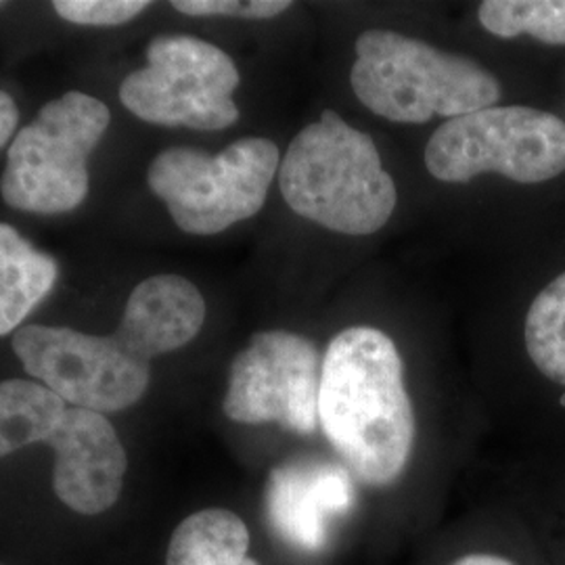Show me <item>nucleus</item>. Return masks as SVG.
<instances>
[{"label": "nucleus", "mask_w": 565, "mask_h": 565, "mask_svg": "<svg viewBox=\"0 0 565 565\" xmlns=\"http://www.w3.org/2000/svg\"><path fill=\"white\" fill-rule=\"evenodd\" d=\"M478 15L499 39L530 34L546 44H565V0H486Z\"/></svg>", "instance_id": "nucleus-17"}, {"label": "nucleus", "mask_w": 565, "mask_h": 565, "mask_svg": "<svg viewBox=\"0 0 565 565\" xmlns=\"http://www.w3.org/2000/svg\"><path fill=\"white\" fill-rule=\"evenodd\" d=\"M425 168L443 182H469L486 172L536 184L565 172V121L536 107H486L436 128Z\"/></svg>", "instance_id": "nucleus-6"}, {"label": "nucleus", "mask_w": 565, "mask_h": 565, "mask_svg": "<svg viewBox=\"0 0 565 565\" xmlns=\"http://www.w3.org/2000/svg\"><path fill=\"white\" fill-rule=\"evenodd\" d=\"M20 121V109L9 93L0 90V149L11 141Z\"/></svg>", "instance_id": "nucleus-20"}, {"label": "nucleus", "mask_w": 565, "mask_h": 565, "mask_svg": "<svg viewBox=\"0 0 565 565\" xmlns=\"http://www.w3.org/2000/svg\"><path fill=\"white\" fill-rule=\"evenodd\" d=\"M61 20L76 25L109 28L124 25L149 9L147 0H57L53 2Z\"/></svg>", "instance_id": "nucleus-18"}, {"label": "nucleus", "mask_w": 565, "mask_h": 565, "mask_svg": "<svg viewBox=\"0 0 565 565\" xmlns=\"http://www.w3.org/2000/svg\"><path fill=\"white\" fill-rule=\"evenodd\" d=\"M67 403L46 385L32 380L0 382V459L57 431Z\"/></svg>", "instance_id": "nucleus-15"}, {"label": "nucleus", "mask_w": 565, "mask_h": 565, "mask_svg": "<svg viewBox=\"0 0 565 565\" xmlns=\"http://www.w3.org/2000/svg\"><path fill=\"white\" fill-rule=\"evenodd\" d=\"M282 200L306 221L342 235H373L392 218L398 191L373 139L333 109L303 126L279 166Z\"/></svg>", "instance_id": "nucleus-2"}, {"label": "nucleus", "mask_w": 565, "mask_h": 565, "mask_svg": "<svg viewBox=\"0 0 565 565\" xmlns=\"http://www.w3.org/2000/svg\"><path fill=\"white\" fill-rule=\"evenodd\" d=\"M57 277L53 256L23 239L11 224L0 223V338L20 329Z\"/></svg>", "instance_id": "nucleus-13"}, {"label": "nucleus", "mask_w": 565, "mask_h": 565, "mask_svg": "<svg viewBox=\"0 0 565 565\" xmlns=\"http://www.w3.org/2000/svg\"><path fill=\"white\" fill-rule=\"evenodd\" d=\"M239 70L212 42L158 36L147 46V65L128 74L120 102L139 120L191 130H224L239 120L233 93Z\"/></svg>", "instance_id": "nucleus-7"}, {"label": "nucleus", "mask_w": 565, "mask_h": 565, "mask_svg": "<svg viewBox=\"0 0 565 565\" xmlns=\"http://www.w3.org/2000/svg\"><path fill=\"white\" fill-rule=\"evenodd\" d=\"M172 7L193 18H242V20H270L285 13L291 2L287 0H174Z\"/></svg>", "instance_id": "nucleus-19"}, {"label": "nucleus", "mask_w": 565, "mask_h": 565, "mask_svg": "<svg viewBox=\"0 0 565 565\" xmlns=\"http://www.w3.org/2000/svg\"><path fill=\"white\" fill-rule=\"evenodd\" d=\"M354 51L352 90L385 120H452L494 107L501 99V84L480 63L392 30H366Z\"/></svg>", "instance_id": "nucleus-3"}, {"label": "nucleus", "mask_w": 565, "mask_h": 565, "mask_svg": "<svg viewBox=\"0 0 565 565\" xmlns=\"http://www.w3.org/2000/svg\"><path fill=\"white\" fill-rule=\"evenodd\" d=\"M450 565H513L505 557L499 555H488V553H473V555H465L461 559H457Z\"/></svg>", "instance_id": "nucleus-21"}, {"label": "nucleus", "mask_w": 565, "mask_h": 565, "mask_svg": "<svg viewBox=\"0 0 565 565\" xmlns=\"http://www.w3.org/2000/svg\"><path fill=\"white\" fill-rule=\"evenodd\" d=\"M525 350L534 366L565 385V273L534 298L524 324Z\"/></svg>", "instance_id": "nucleus-16"}, {"label": "nucleus", "mask_w": 565, "mask_h": 565, "mask_svg": "<svg viewBox=\"0 0 565 565\" xmlns=\"http://www.w3.org/2000/svg\"><path fill=\"white\" fill-rule=\"evenodd\" d=\"M319 424L363 484H394L415 445V413L396 343L375 327L338 333L323 356Z\"/></svg>", "instance_id": "nucleus-1"}, {"label": "nucleus", "mask_w": 565, "mask_h": 565, "mask_svg": "<svg viewBox=\"0 0 565 565\" xmlns=\"http://www.w3.org/2000/svg\"><path fill=\"white\" fill-rule=\"evenodd\" d=\"M11 343L25 373L76 408L118 413L139 403L151 382V364L128 352L116 335L25 324Z\"/></svg>", "instance_id": "nucleus-8"}, {"label": "nucleus", "mask_w": 565, "mask_h": 565, "mask_svg": "<svg viewBox=\"0 0 565 565\" xmlns=\"http://www.w3.org/2000/svg\"><path fill=\"white\" fill-rule=\"evenodd\" d=\"M321 366L317 345L302 335L258 331L231 363L224 415L235 424H277L310 436L319 427Z\"/></svg>", "instance_id": "nucleus-9"}, {"label": "nucleus", "mask_w": 565, "mask_h": 565, "mask_svg": "<svg viewBox=\"0 0 565 565\" xmlns=\"http://www.w3.org/2000/svg\"><path fill=\"white\" fill-rule=\"evenodd\" d=\"M53 488L61 503L86 515L116 505L126 476V450L102 413L70 406L53 438Z\"/></svg>", "instance_id": "nucleus-11"}, {"label": "nucleus", "mask_w": 565, "mask_h": 565, "mask_svg": "<svg viewBox=\"0 0 565 565\" xmlns=\"http://www.w3.org/2000/svg\"><path fill=\"white\" fill-rule=\"evenodd\" d=\"M281 166L268 139H239L216 156L193 147H170L147 170L149 189L189 235H216L263 210Z\"/></svg>", "instance_id": "nucleus-5"}, {"label": "nucleus", "mask_w": 565, "mask_h": 565, "mask_svg": "<svg viewBox=\"0 0 565 565\" xmlns=\"http://www.w3.org/2000/svg\"><path fill=\"white\" fill-rule=\"evenodd\" d=\"M352 478L342 463L315 457H300L275 467L264 492L270 530L291 548L321 553L333 530L356 505Z\"/></svg>", "instance_id": "nucleus-10"}, {"label": "nucleus", "mask_w": 565, "mask_h": 565, "mask_svg": "<svg viewBox=\"0 0 565 565\" xmlns=\"http://www.w3.org/2000/svg\"><path fill=\"white\" fill-rule=\"evenodd\" d=\"M203 321L205 300L193 282L181 275H156L132 289L114 335L128 352L151 363L193 342Z\"/></svg>", "instance_id": "nucleus-12"}, {"label": "nucleus", "mask_w": 565, "mask_h": 565, "mask_svg": "<svg viewBox=\"0 0 565 565\" xmlns=\"http://www.w3.org/2000/svg\"><path fill=\"white\" fill-rule=\"evenodd\" d=\"M109 121V107L81 90L46 103L9 145L0 177L4 203L30 214L76 210L90 186L88 158Z\"/></svg>", "instance_id": "nucleus-4"}, {"label": "nucleus", "mask_w": 565, "mask_h": 565, "mask_svg": "<svg viewBox=\"0 0 565 565\" xmlns=\"http://www.w3.org/2000/svg\"><path fill=\"white\" fill-rule=\"evenodd\" d=\"M249 551V530L226 509H205L182 522L168 546L166 565H260Z\"/></svg>", "instance_id": "nucleus-14"}]
</instances>
